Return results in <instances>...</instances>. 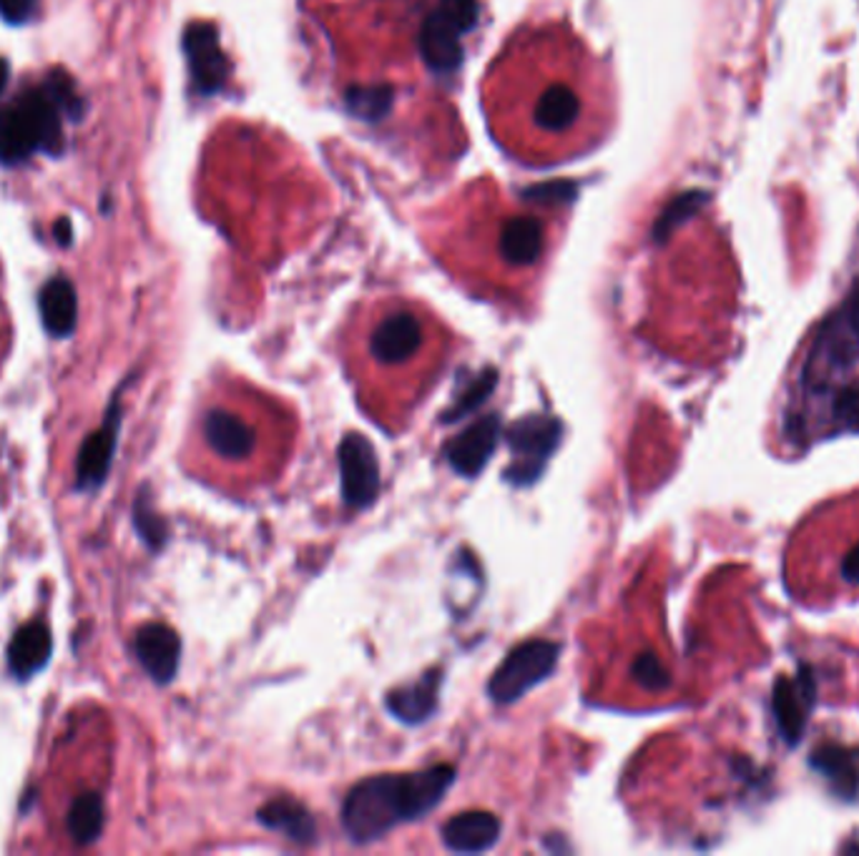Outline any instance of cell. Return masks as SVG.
Returning a JSON list of instances; mask_svg holds the SVG:
<instances>
[{
  "instance_id": "cell-1",
  "label": "cell",
  "mask_w": 859,
  "mask_h": 856,
  "mask_svg": "<svg viewBox=\"0 0 859 856\" xmlns=\"http://www.w3.org/2000/svg\"><path fill=\"white\" fill-rule=\"evenodd\" d=\"M456 778V768L438 764L412 774L364 778L342 804V826L354 842L380 839L398 824L420 819L436 809Z\"/></svg>"
},
{
  "instance_id": "cell-2",
  "label": "cell",
  "mask_w": 859,
  "mask_h": 856,
  "mask_svg": "<svg viewBox=\"0 0 859 856\" xmlns=\"http://www.w3.org/2000/svg\"><path fill=\"white\" fill-rule=\"evenodd\" d=\"M61 149V105L46 85L26 91L0 109V161L3 163H21L36 151L56 157Z\"/></svg>"
},
{
  "instance_id": "cell-3",
  "label": "cell",
  "mask_w": 859,
  "mask_h": 856,
  "mask_svg": "<svg viewBox=\"0 0 859 856\" xmlns=\"http://www.w3.org/2000/svg\"><path fill=\"white\" fill-rule=\"evenodd\" d=\"M430 348V332L410 306H390L370 322L364 334V360L372 372L408 374Z\"/></svg>"
},
{
  "instance_id": "cell-4",
  "label": "cell",
  "mask_w": 859,
  "mask_h": 856,
  "mask_svg": "<svg viewBox=\"0 0 859 856\" xmlns=\"http://www.w3.org/2000/svg\"><path fill=\"white\" fill-rule=\"evenodd\" d=\"M478 21V0H438L420 26V53L436 73L456 71L462 61V36Z\"/></svg>"
},
{
  "instance_id": "cell-5",
  "label": "cell",
  "mask_w": 859,
  "mask_h": 856,
  "mask_svg": "<svg viewBox=\"0 0 859 856\" xmlns=\"http://www.w3.org/2000/svg\"><path fill=\"white\" fill-rule=\"evenodd\" d=\"M561 646L553 641L536 638L526 641L508 653L500 668L488 683V694L496 704H513L520 696L538 686L553 673Z\"/></svg>"
},
{
  "instance_id": "cell-6",
  "label": "cell",
  "mask_w": 859,
  "mask_h": 856,
  "mask_svg": "<svg viewBox=\"0 0 859 856\" xmlns=\"http://www.w3.org/2000/svg\"><path fill=\"white\" fill-rule=\"evenodd\" d=\"M201 435L207 447L219 460L231 465H247L259 455L264 457V425L229 407H211L201 420Z\"/></svg>"
},
{
  "instance_id": "cell-7",
  "label": "cell",
  "mask_w": 859,
  "mask_h": 856,
  "mask_svg": "<svg viewBox=\"0 0 859 856\" xmlns=\"http://www.w3.org/2000/svg\"><path fill=\"white\" fill-rule=\"evenodd\" d=\"M508 440L516 452V463L508 467V477L518 485H528L543 473L550 452L561 440V422L543 415H530L510 427Z\"/></svg>"
},
{
  "instance_id": "cell-8",
  "label": "cell",
  "mask_w": 859,
  "mask_h": 856,
  "mask_svg": "<svg viewBox=\"0 0 859 856\" xmlns=\"http://www.w3.org/2000/svg\"><path fill=\"white\" fill-rule=\"evenodd\" d=\"M817 704V683L812 668L799 666L795 678L777 676L775 691H771V711H775L779 736L785 738L787 746H799L805 738L809 724V714Z\"/></svg>"
},
{
  "instance_id": "cell-9",
  "label": "cell",
  "mask_w": 859,
  "mask_h": 856,
  "mask_svg": "<svg viewBox=\"0 0 859 856\" xmlns=\"http://www.w3.org/2000/svg\"><path fill=\"white\" fill-rule=\"evenodd\" d=\"M119 432H121V397L116 394L109 410H106L103 425L99 430H93L91 435L83 440V445L79 450V460H76V490H81V493H96V490L103 487L113 465V452H116V445H119Z\"/></svg>"
},
{
  "instance_id": "cell-10",
  "label": "cell",
  "mask_w": 859,
  "mask_h": 856,
  "mask_svg": "<svg viewBox=\"0 0 859 856\" xmlns=\"http://www.w3.org/2000/svg\"><path fill=\"white\" fill-rule=\"evenodd\" d=\"M342 495L352 510H362L374 503L380 493V465L370 442L357 432H350L340 445Z\"/></svg>"
},
{
  "instance_id": "cell-11",
  "label": "cell",
  "mask_w": 859,
  "mask_h": 856,
  "mask_svg": "<svg viewBox=\"0 0 859 856\" xmlns=\"http://www.w3.org/2000/svg\"><path fill=\"white\" fill-rule=\"evenodd\" d=\"M183 51H187L194 89L204 95L221 91L229 75V61L221 51L217 28L211 23L189 26L183 33Z\"/></svg>"
},
{
  "instance_id": "cell-12",
  "label": "cell",
  "mask_w": 859,
  "mask_h": 856,
  "mask_svg": "<svg viewBox=\"0 0 859 856\" xmlns=\"http://www.w3.org/2000/svg\"><path fill=\"white\" fill-rule=\"evenodd\" d=\"M137 658L149 673L153 683L167 686L173 681L181 661V638L167 623H147L137 631L133 638Z\"/></svg>"
},
{
  "instance_id": "cell-13",
  "label": "cell",
  "mask_w": 859,
  "mask_h": 856,
  "mask_svg": "<svg viewBox=\"0 0 859 856\" xmlns=\"http://www.w3.org/2000/svg\"><path fill=\"white\" fill-rule=\"evenodd\" d=\"M53 638L43 621H28L8 643V671L16 681H31L51 661Z\"/></svg>"
},
{
  "instance_id": "cell-14",
  "label": "cell",
  "mask_w": 859,
  "mask_h": 856,
  "mask_svg": "<svg viewBox=\"0 0 859 856\" xmlns=\"http://www.w3.org/2000/svg\"><path fill=\"white\" fill-rule=\"evenodd\" d=\"M859 357V286L849 296L842 314L822 332L812 360H822L835 367H847Z\"/></svg>"
},
{
  "instance_id": "cell-15",
  "label": "cell",
  "mask_w": 859,
  "mask_h": 856,
  "mask_svg": "<svg viewBox=\"0 0 859 856\" xmlns=\"http://www.w3.org/2000/svg\"><path fill=\"white\" fill-rule=\"evenodd\" d=\"M500 437V417L488 415L470 425L462 435L448 445V460L456 473L460 475H478L486 467L488 457L493 455Z\"/></svg>"
},
{
  "instance_id": "cell-16",
  "label": "cell",
  "mask_w": 859,
  "mask_h": 856,
  "mask_svg": "<svg viewBox=\"0 0 859 856\" xmlns=\"http://www.w3.org/2000/svg\"><path fill=\"white\" fill-rule=\"evenodd\" d=\"M38 306H41V320L48 334L56 340H66L73 334L76 322H79V300H76V290L69 279H48L38 296Z\"/></svg>"
},
{
  "instance_id": "cell-17",
  "label": "cell",
  "mask_w": 859,
  "mask_h": 856,
  "mask_svg": "<svg viewBox=\"0 0 859 856\" xmlns=\"http://www.w3.org/2000/svg\"><path fill=\"white\" fill-rule=\"evenodd\" d=\"M809 764L819 776L827 778L839 798H845V802L859 798V756L855 752L837 744H825L815 748Z\"/></svg>"
},
{
  "instance_id": "cell-18",
  "label": "cell",
  "mask_w": 859,
  "mask_h": 856,
  "mask_svg": "<svg viewBox=\"0 0 859 856\" xmlns=\"http://www.w3.org/2000/svg\"><path fill=\"white\" fill-rule=\"evenodd\" d=\"M500 822L488 812H468L458 814L442 826V842L448 849L460 854L486 852L498 842Z\"/></svg>"
},
{
  "instance_id": "cell-19",
  "label": "cell",
  "mask_w": 859,
  "mask_h": 856,
  "mask_svg": "<svg viewBox=\"0 0 859 856\" xmlns=\"http://www.w3.org/2000/svg\"><path fill=\"white\" fill-rule=\"evenodd\" d=\"M546 246V232L540 226V221L530 216H516L506 221L503 232L498 239L500 256L506 259L510 266H533L538 264L540 254Z\"/></svg>"
},
{
  "instance_id": "cell-20",
  "label": "cell",
  "mask_w": 859,
  "mask_h": 856,
  "mask_svg": "<svg viewBox=\"0 0 859 856\" xmlns=\"http://www.w3.org/2000/svg\"><path fill=\"white\" fill-rule=\"evenodd\" d=\"M581 119V99L566 83L548 85L533 109V123L548 133H563Z\"/></svg>"
},
{
  "instance_id": "cell-21",
  "label": "cell",
  "mask_w": 859,
  "mask_h": 856,
  "mask_svg": "<svg viewBox=\"0 0 859 856\" xmlns=\"http://www.w3.org/2000/svg\"><path fill=\"white\" fill-rule=\"evenodd\" d=\"M440 681V671L424 673L418 683L392 691L388 696V708L400 721H404V724H420V721L428 718L438 706Z\"/></svg>"
},
{
  "instance_id": "cell-22",
  "label": "cell",
  "mask_w": 859,
  "mask_h": 856,
  "mask_svg": "<svg viewBox=\"0 0 859 856\" xmlns=\"http://www.w3.org/2000/svg\"><path fill=\"white\" fill-rule=\"evenodd\" d=\"M103 824H106V806L101 794L86 792L73 798L69 816H66V829H69L73 844L91 846L93 842H99L103 834Z\"/></svg>"
},
{
  "instance_id": "cell-23",
  "label": "cell",
  "mask_w": 859,
  "mask_h": 856,
  "mask_svg": "<svg viewBox=\"0 0 859 856\" xmlns=\"http://www.w3.org/2000/svg\"><path fill=\"white\" fill-rule=\"evenodd\" d=\"M259 822L269 829L287 834L294 842H310L314 836V822L310 812L292 798H277L259 809Z\"/></svg>"
},
{
  "instance_id": "cell-24",
  "label": "cell",
  "mask_w": 859,
  "mask_h": 856,
  "mask_svg": "<svg viewBox=\"0 0 859 856\" xmlns=\"http://www.w3.org/2000/svg\"><path fill=\"white\" fill-rule=\"evenodd\" d=\"M631 678L646 694H663L671 688V673L653 651L636 653L631 661Z\"/></svg>"
},
{
  "instance_id": "cell-25",
  "label": "cell",
  "mask_w": 859,
  "mask_h": 856,
  "mask_svg": "<svg viewBox=\"0 0 859 856\" xmlns=\"http://www.w3.org/2000/svg\"><path fill=\"white\" fill-rule=\"evenodd\" d=\"M133 525H137L141 541L147 543L151 551H159V547L167 543V525H163L159 513L153 510L147 487L133 500Z\"/></svg>"
},
{
  "instance_id": "cell-26",
  "label": "cell",
  "mask_w": 859,
  "mask_h": 856,
  "mask_svg": "<svg viewBox=\"0 0 859 856\" xmlns=\"http://www.w3.org/2000/svg\"><path fill=\"white\" fill-rule=\"evenodd\" d=\"M703 201H707V194H701V191H689V194H683L679 199L671 201V207L663 211V216L659 219V226H656V236L663 239L669 236L673 229H677L681 221L691 219L697 211L703 207Z\"/></svg>"
},
{
  "instance_id": "cell-27",
  "label": "cell",
  "mask_w": 859,
  "mask_h": 856,
  "mask_svg": "<svg viewBox=\"0 0 859 856\" xmlns=\"http://www.w3.org/2000/svg\"><path fill=\"white\" fill-rule=\"evenodd\" d=\"M46 89L51 91V95L56 99V103L61 105L63 113H69L71 119H81V99H79V91H76L73 81L69 79V73L61 71V69L51 71Z\"/></svg>"
},
{
  "instance_id": "cell-28",
  "label": "cell",
  "mask_w": 859,
  "mask_h": 856,
  "mask_svg": "<svg viewBox=\"0 0 859 856\" xmlns=\"http://www.w3.org/2000/svg\"><path fill=\"white\" fill-rule=\"evenodd\" d=\"M832 415L845 430L859 432V384H849L835 394Z\"/></svg>"
},
{
  "instance_id": "cell-29",
  "label": "cell",
  "mask_w": 859,
  "mask_h": 856,
  "mask_svg": "<svg viewBox=\"0 0 859 856\" xmlns=\"http://www.w3.org/2000/svg\"><path fill=\"white\" fill-rule=\"evenodd\" d=\"M390 95L384 89H360L350 93V109L362 119H380L388 111Z\"/></svg>"
},
{
  "instance_id": "cell-30",
  "label": "cell",
  "mask_w": 859,
  "mask_h": 856,
  "mask_svg": "<svg viewBox=\"0 0 859 856\" xmlns=\"http://www.w3.org/2000/svg\"><path fill=\"white\" fill-rule=\"evenodd\" d=\"M493 382H496V372H482L480 377L476 380V384H472L470 390L462 392V397L458 400V405L448 412L446 420H456V417L462 415V412L472 410V407L478 405V402L486 400V397H488V392L493 390Z\"/></svg>"
},
{
  "instance_id": "cell-31",
  "label": "cell",
  "mask_w": 859,
  "mask_h": 856,
  "mask_svg": "<svg viewBox=\"0 0 859 856\" xmlns=\"http://www.w3.org/2000/svg\"><path fill=\"white\" fill-rule=\"evenodd\" d=\"M36 3L38 0H0V16H3V21L8 23L21 26L33 18Z\"/></svg>"
},
{
  "instance_id": "cell-32",
  "label": "cell",
  "mask_w": 859,
  "mask_h": 856,
  "mask_svg": "<svg viewBox=\"0 0 859 856\" xmlns=\"http://www.w3.org/2000/svg\"><path fill=\"white\" fill-rule=\"evenodd\" d=\"M839 573H842V581L849 583V585H859V543L852 547L845 555L842 561V567H839Z\"/></svg>"
},
{
  "instance_id": "cell-33",
  "label": "cell",
  "mask_w": 859,
  "mask_h": 856,
  "mask_svg": "<svg viewBox=\"0 0 859 856\" xmlns=\"http://www.w3.org/2000/svg\"><path fill=\"white\" fill-rule=\"evenodd\" d=\"M53 234H56V242L61 246H71L73 242V229H71V221L69 219H58L56 226H53Z\"/></svg>"
},
{
  "instance_id": "cell-34",
  "label": "cell",
  "mask_w": 859,
  "mask_h": 856,
  "mask_svg": "<svg viewBox=\"0 0 859 856\" xmlns=\"http://www.w3.org/2000/svg\"><path fill=\"white\" fill-rule=\"evenodd\" d=\"M8 81H11V66H8V61L0 59V93L6 91Z\"/></svg>"
}]
</instances>
